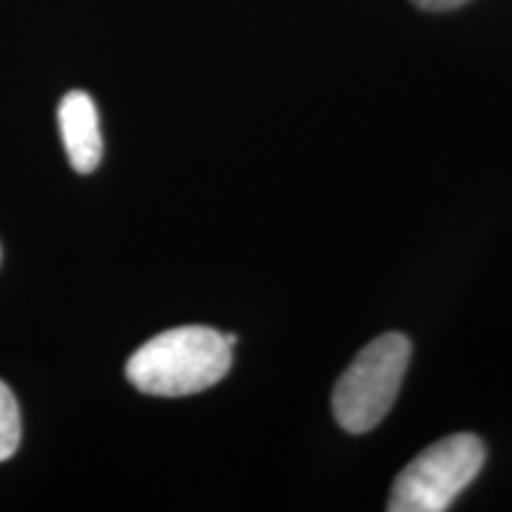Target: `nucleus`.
I'll list each match as a JSON object with an SVG mask.
<instances>
[{
    "instance_id": "3",
    "label": "nucleus",
    "mask_w": 512,
    "mask_h": 512,
    "mask_svg": "<svg viewBox=\"0 0 512 512\" xmlns=\"http://www.w3.org/2000/svg\"><path fill=\"white\" fill-rule=\"evenodd\" d=\"M484 460L486 448L477 434H451L403 467L387 508L392 512H444L475 482Z\"/></svg>"
},
{
    "instance_id": "5",
    "label": "nucleus",
    "mask_w": 512,
    "mask_h": 512,
    "mask_svg": "<svg viewBox=\"0 0 512 512\" xmlns=\"http://www.w3.org/2000/svg\"><path fill=\"white\" fill-rule=\"evenodd\" d=\"M19 441H22V415L17 399L8 384L0 382V463L15 456Z\"/></svg>"
},
{
    "instance_id": "6",
    "label": "nucleus",
    "mask_w": 512,
    "mask_h": 512,
    "mask_svg": "<svg viewBox=\"0 0 512 512\" xmlns=\"http://www.w3.org/2000/svg\"><path fill=\"white\" fill-rule=\"evenodd\" d=\"M420 10H430V12H446V10H456L463 8L465 3L470 0H413Z\"/></svg>"
},
{
    "instance_id": "2",
    "label": "nucleus",
    "mask_w": 512,
    "mask_h": 512,
    "mask_svg": "<svg viewBox=\"0 0 512 512\" xmlns=\"http://www.w3.org/2000/svg\"><path fill=\"white\" fill-rule=\"evenodd\" d=\"M408 361L411 339L401 332L380 335L358 351L332 394V411L339 427L363 434L380 425L399 396Z\"/></svg>"
},
{
    "instance_id": "1",
    "label": "nucleus",
    "mask_w": 512,
    "mask_h": 512,
    "mask_svg": "<svg viewBox=\"0 0 512 512\" xmlns=\"http://www.w3.org/2000/svg\"><path fill=\"white\" fill-rule=\"evenodd\" d=\"M233 347L223 332L204 325L166 330L128 358L126 377L138 392L188 396L214 387L228 375Z\"/></svg>"
},
{
    "instance_id": "4",
    "label": "nucleus",
    "mask_w": 512,
    "mask_h": 512,
    "mask_svg": "<svg viewBox=\"0 0 512 512\" xmlns=\"http://www.w3.org/2000/svg\"><path fill=\"white\" fill-rule=\"evenodd\" d=\"M64 150L69 164L79 174H93L102 159V133L98 107L93 98L83 91L67 93L57 110Z\"/></svg>"
}]
</instances>
